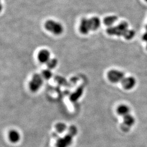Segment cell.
Returning a JSON list of instances; mask_svg holds the SVG:
<instances>
[{"label": "cell", "instance_id": "cell-1", "mask_svg": "<svg viewBox=\"0 0 147 147\" xmlns=\"http://www.w3.org/2000/svg\"><path fill=\"white\" fill-rule=\"evenodd\" d=\"M45 28L47 31L56 36L61 34L64 31L63 25L61 23L53 20H49L46 21L45 23Z\"/></svg>", "mask_w": 147, "mask_h": 147}, {"label": "cell", "instance_id": "cell-2", "mask_svg": "<svg viewBox=\"0 0 147 147\" xmlns=\"http://www.w3.org/2000/svg\"><path fill=\"white\" fill-rule=\"evenodd\" d=\"M43 82L44 81L42 76L36 74L33 75L28 84L29 88L32 92H37L42 87Z\"/></svg>", "mask_w": 147, "mask_h": 147}, {"label": "cell", "instance_id": "cell-3", "mask_svg": "<svg viewBox=\"0 0 147 147\" xmlns=\"http://www.w3.org/2000/svg\"><path fill=\"white\" fill-rule=\"evenodd\" d=\"M107 78L111 82L117 84L121 82L125 78L124 73L121 70L111 69L107 74Z\"/></svg>", "mask_w": 147, "mask_h": 147}, {"label": "cell", "instance_id": "cell-4", "mask_svg": "<svg viewBox=\"0 0 147 147\" xmlns=\"http://www.w3.org/2000/svg\"><path fill=\"white\" fill-rule=\"evenodd\" d=\"M127 31V25L125 23H121L117 26L110 27L107 30V33L110 35H116L118 36H124Z\"/></svg>", "mask_w": 147, "mask_h": 147}, {"label": "cell", "instance_id": "cell-5", "mask_svg": "<svg viewBox=\"0 0 147 147\" xmlns=\"http://www.w3.org/2000/svg\"><path fill=\"white\" fill-rule=\"evenodd\" d=\"M136 80L132 76L125 77L121 82V86L125 90H131L133 89L136 84Z\"/></svg>", "mask_w": 147, "mask_h": 147}, {"label": "cell", "instance_id": "cell-6", "mask_svg": "<svg viewBox=\"0 0 147 147\" xmlns=\"http://www.w3.org/2000/svg\"><path fill=\"white\" fill-rule=\"evenodd\" d=\"M37 58L40 63L47 64L51 59V54L47 49H42L38 53Z\"/></svg>", "mask_w": 147, "mask_h": 147}, {"label": "cell", "instance_id": "cell-7", "mask_svg": "<svg viewBox=\"0 0 147 147\" xmlns=\"http://www.w3.org/2000/svg\"><path fill=\"white\" fill-rule=\"evenodd\" d=\"M79 30L80 32L83 34H87L91 31L89 19L86 18H83L80 23Z\"/></svg>", "mask_w": 147, "mask_h": 147}, {"label": "cell", "instance_id": "cell-8", "mask_svg": "<svg viewBox=\"0 0 147 147\" xmlns=\"http://www.w3.org/2000/svg\"><path fill=\"white\" fill-rule=\"evenodd\" d=\"M73 141V136L70 135H68L64 136L63 138L58 140L56 146L57 147H68L70 146Z\"/></svg>", "mask_w": 147, "mask_h": 147}, {"label": "cell", "instance_id": "cell-9", "mask_svg": "<svg viewBox=\"0 0 147 147\" xmlns=\"http://www.w3.org/2000/svg\"><path fill=\"white\" fill-rule=\"evenodd\" d=\"M130 111V107L125 104H121L119 105L116 109L117 114L119 116H122L123 117L127 116V115H129Z\"/></svg>", "mask_w": 147, "mask_h": 147}, {"label": "cell", "instance_id": "cell-10", "mask_svg": "<svg viewBox=\"0 0 147 147\" xmlns=\"http://www.w3.org/2000/svg\"><path fill=\"white\" fill-rule=\"evenodd\" d=\"M8 138L11 143H16L20 140L21 136L20 133L16 130H11L8 133Z\"/></svg>", "mask_w": 147, "mask_h": 147}, {"label": "cell", "instance_id": "cell-11", "mask_svg": "<svg viewBox=\"0 0 147 147\" xmlns=\"http://www.w3.org/2000/svg\"><path fill=\"white\" fill-rule=\"evenodd\" d=\"M89 21L91 31H96L99 29L101 25V22L99 18L92 17L89 19Z\"/></svg>", "mask_w": 147, "mask_h": 147}, {"label": "cell", "instance_id": "cell-12", "mask_svg": "<svg viewBox=\"0 0 147 147\" xmlns=\"http://www.w3.org/2000/svg\"><path fill=\"white\" fill-rule=\"evenodd\" d=\"M135 123V119L131 115H127L123 117V125L126 127H130Z\"/></svg>", "mask_w": 147, "mask_h": 147}, {"label": "cell", "instance_id": "cell-13", "mask_svg": "<svg viewBox=\"0 0 147 147\" xmlns=\"http://www.w3.org/2000/svg\"><path fill=\"white\" fill-rule=\"evenodd\" d=\"M117 20V18L116 16H109L106 17L104 19V23L105 25L107 26L112 27V26Z\"/></svg>", "mask_w": 147, "mask_h": 147}, {"label": "cell", "instance_id": "cell-14", "mask_svg": "<svg viewBox=\"0 0 147 147\" xmlns=\"http://www.w3.org/2000/svg\"><path fill=\"white\" fill-rule=\"evenodd\" d=\"M58 64V61L56 58H51L49 62L47 63V67L49 69H55Z\"/></svg>", "mask_w": 147, "mask_h": 147}, {"label": "cell", "instance_id": "cell-15", "mask_svg": "<svg viewBox=\"0 0 147 147\" xmlns=\"http://www.w3.org/2000/svg\"><path fill=\"white\" fill-rule=\"evenodd\" d=\"M55 128L56 131L59 132V133H62L66 129H67V126L66 125L63 123H58L57 124H56Z\"/></svg>", "mask_w": 147, "mask_h": 147}, {"label": "cell", "instance_id": "cell-16", "mask_svg": "<svg viewBox=\"0 0 147 147\" xmlns=\"http://www.w3.org/2000/svg\"><path fill=\"white\" fill-rule=\"evenodd\" d=\"M43 79H46V80H49L51 79V77L53 76V73L51 71L50 69H45L43 70L42 73V75Z\"/></svg>", "mask_w": 147, "mask_h": 147}, {"label": "cell", "instance_id": "cell-17", "mask_svg": "<svg viewBox=\"0 0 147 147\" xmlns=\"http://www.w3.org/2000/svg\"><path fill=\"white\" fill-rule=\"evenodd\" d=\"M69 135H70L72 136H75L77 133V129L75 127V126H71L69 129Z\"/></svg>", "mask_w": 147, "mask_h": 147}, {"label": "cell", "instance_id": "cell-18", "mask_svg": "<svg viewBox=\"0 0 147 147\" xmlns=\"http://www.w3.org/2000/svg\"><path fill=\"white\" fill-rule=\"evenodd\" d=\"M134 36V33L131 31L127 30L125 34H124V37H125L127 39H130L132 38Z\"/></svg>", "mask_w": 147, "mask_h": 147}, {"label": "cell", "instance_id": "cell-19", "mask_svg": "<svg viewBox=\"0 0 147 147\" xmlns=\"http://www.w3.org/2000/svg\"><path fill=\"white\" fill-rule=\"evenodd\" d=\"M144 1H145L146 3H147V0H144Z\"/></svg>", "mask_w": 147, "mask_h": 147}, {"label": "cell", "instance_id": "cell-20", "mask_svg": "<svg viewBox=\"0 0 147 147\" xmlns=\"http://www.w3.org/2000/svg\"></svg>", "mask_w": 147, "mask_h": 147}]
</instances>
